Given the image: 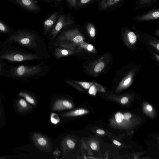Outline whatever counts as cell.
<instances>
[{"label": "cell", "mask_w": 159, "mask_h": 159, "mask_svg": "<svg viewBox=\"0 0 159 159\" xmlns=\"http://www.w3.org/2000/svg\"><path fill=\"white\" fill-rule=\"evenodd\" d=\"M84 39L79 29L75 28L62 31L57 39L60 46L75 51Z\"/></svg>", "instance_id": "cell-1"}, {"label": "cell", "mask_w": 159, "mask_h": 159, "mask_svg": "<svg viewBox=\"0 0 159 159\" xmlns=\"http://www.w3.org/2000/svg\"><path fill=\"white\" fill-rule=\"evenodd\" d=\"M35 35L33 33L24 31H19L17 33L11 35L9 40L22 46L34 48L35 43Z\"/></svg>", "instance_id": "cell-2"}, {"label": "cell", "mask_w": 159, "mask_h": 159, "mask_svg": "<svg viewBox=\"0 0 159 159\" xmlns=\"http://www.w3.org/2000/svg\"><path fill=\"white\" fill-rule=\"evenodd\" d=\"M37 56L23 52L22 51L7 50L0 54V59L12 62H22L38 59Z\"/></svg>", "instance_id": "cell-3"}, {"label": "cell", "mask_w": 159, "mask_h": 159, "mask_svg": "<svg viewBox=\"0 0 159 159\" xmlns=\"http://www.w3.org/2000/svg\"><path fill=\"white\" fill-rule=\"evenodd\" d=\"M41 71V68L38 65L31 66L22 65L12 68L10 73L15 77L21 78L34 75Z\"/></svg>", "instance_id": "cell-4"}, {"label": "cell", "mask_w": 159, "mask_h": 159, "mask_svg": "<svg viewBox=\"0 0 159 159\" xmlns=\"http://www.w3.org/2000/svg\"><path fill=\"white\" fill-rule=\"evenodd\" d=\"M73 21L69 17L61 15L59 17L55 26L53 28L51 35L53 39L63 28L72 24Z\"/></svg>", "instance_id": "cell-5"}, {"label": "cell", "mask_w": 159, "mask_h": 159, "mask_svg": "<svg viewBox=\"0 0 159 159\" xmlns=\"http://www.w3.org/2000/svg\"><path fill=\"white\" fill-rule=\"evenodd\" d=\"M33 140L36 145L41 150L47 151L51 148L52 144L49 139L42 134L34 133Z\"/></svg>", "instance_id": "cell-6"}, {"label": "cell", "mask_w": 159, "mask_h": 159, "mask_svg": "<svg viewBox=\"0 0 159 159\" xmlns=\"http://www.w3.org/2000/svg\"><path fill=\"white\" fill-rule=\"evenodd\" d=\"M73 107L70 101L65 99H58L55 101L52 107V111H61L70 109Z\"/></svg>", "instance_id": "cell-7"}, {"label": "cell", "mask_w": 159, "mask_h": 159, "mask_svg": "<svg viewBox=\"0 0 159 159\" xmlns=\"http://www.w3.org/2000/svg\"><path fill=\"white\" fill-rule=\"evenodd\" d=\"M18 4L25 8L31 11H39L40 8L37 2L34 0H15Z\"/></svg>", "instance_id": "cell-8"}, {"label": "cell", "mask_w": 159, "mask_h": 159, "mask_svg": "<svg viewBox=\"0 0 159 159\" xmlns=\"http://www.w3.org/2000/svg\"><path fill=\"white\" fill-rule=\"evenodd\" d=\"M57 18V13L55 12L44 21L43 28L45 33L49 31L55 23Z\"/></svg>", "instance_id": "cell-9"}, {"label": "cell", "mask_w": 159, "mask_h": 159, "mask_svg": "<svg viewBox=\"0 0 159 159\" xmlns=\"http://www.w3.org/2000/svg\"><path fill=\"white\" fill-rule=\"evenodd\" d=\"M75 51L65 48H56L55 50V55L57 59L67 56L74 54Z\"/></svg>", "instance_id": "cell-10"}, {"label": "cell", "mask_w": 159, "mask_h": 159, "mask_svg": "<svg viewBox=\"0 0 159 159\" xmlns=\"http://www.w3.org/2000/svg\"><path fill=\"white\" fill-rule=\"evenodd\" d=\"M88 111L84 109H79L63 114L62 117L76 116L84 115L88 113Z\"/></svg>", "instance_id": "cell-11"}, {"label": "cell", "mask_w": 159, "mask_h": 159, "mask_svg": "<svg viewBox=\"0 0 159 159\" xmlns=\"http://www.w3.org/2000/svg\"><path fill=\"white\" fill-rule=\"evenodd\" d=\"M62 144L63 150L65 151L70 150L74 148L75 143L73 139L67 137L64 139Z\"/></svg>", "instance_id": "cell-12"}, {"label": "cell", "mask_w": 159, "mask_h": 159, "mask_svg": "<svg viewBox=\"0 0 159 159\" xmlns=\"http://www.w3.org/2000/svg\"><path fill=\"white\" fill-rule=\"evenodd\" d=\"M82 49L86 50L89 51H92L93 46L91 44H88L82 41L80 43L78 47L77 51H80Z\"/></svg>", "instance_id": "cell-13"}, {"label": "cell", "mask_w": 159, "mask_h": 159, "mask_svg": "<svg viewBox=\"0 0 159 159\" xmlns=\"http://www.w3.org/2000/svg\"><path fill=\"white\" fill-rule=\"evenodd\" d=\"M19 95L24 98L29 103L32 105L35 104L34 99L29 94L25 92H20L19 93Z\"/></svg>", "instance_id": "cell-14"}, {"label": "cell", "mask_w": 159, "mask_h": 159, "mask_svg": "<svg viewBox=\"0 0 159 159\" xmlns=\"http://www.w3.org/2000/svg\"><path fill=\"white\" fill-rule=\"evenodd\" d=\"M50 121L52 124L56 125L59 123L60 119L58 115L55 113H52L50 116Z\"/></svg>", "instance_id": "cell-15"}, {"label": "cell", "mask_w": 159, "mask_h": 159, "mask_svg": "<svg viewBox=\"0 0 159 159\" xmlns=\"http://www.w3.org/2000/svg\"><path fill=\"white\" fill-rule=\"evenodd\" d=\"M19 106L21 109H27L29 107V105L27 102L23 99H20L18 102Z\"/></svg>", "instance_id": "cell-16"}, {"label": "cell", "mask_w": 159, "mask_h": 159, "mask_svg": "<svg viewBox=\"0 0 159 159\" xmlns=\"http://www.w3.org/2000/svg\"><path fill=\"white\" fill-rule=\"evenodd\" d=\"M73 81L86 89H89L91 86V84L89 82L75 80H73Z\"/></svg>", "instance_id": "cell-17"}, {"label": "cell", "mask_w": 159, "mask_h": 159, "mask_svg": "<svg viewBox=\"0 0 159 159\" xmlns=\"http://www.w3.org/2000/svg\"><path fill=\"white\" fill-rule=\"evenodd\" d=\"M9 31L8 27L0 20V31L4 33H7Z\"/></svg>", "instance_id": "cell-18"}, {"label": "cell", "mask_w": 159, "mask_h": 159, "mask_svg": "<svg viewBox=\"0 0 159 159\" xmlns=\"http://www.w3.org/2000/svg\"><path fill=\"white\" fill-rule=\"evenodd\" d=\"M87 29L90 36L94 37L95 35V30L92 25L88 24L87 26Z\"/></svg>", "instance_id": "cell-19"}, {"label": "cell", "mask_w": 159, "mask_h": 159, "mask_svg": "<svg viewBox=\"0 0 159 159\" xmlns=\"http://www.w3.org/2000/svg\"><path fill=\"white\" fill-rule=\"evenodd\" d=\"M128 37L129 41L131 43H134L136 42V37L134 32H130L128 34Z\"/></svg>", "instance_id": "cell-20"}, {"label": "cell", "mask_w": 159, "mask_h": 159, "mask_svg": "<svg viewBox=\"0 0 159 159\" xmlns=\"http://www.w3.org/2000/svg\"><path fill=\"white\" fill-rule=\"evenodd\" d=\"M104 66V64L102 62H100L98 63L95 66L94 70L96 72H98L102 70Z\"/></svg>", "instance_id": "cell-21"}, {"label": "cell", "mask_w": 159, "mask_h": 159, "mask_svg": "<svg viewBox=\"0 0 159 159\" xmlns=\"http://www.w3.org/2000/svg\"><path fill=\"white\" fill-rule=\"evenodd\" d=\"M115 117L116 121L119 123L121 122L123 119V114L120 112L116 114Z\"/></svg>", "instance_id": "cell-22"}, {"label": "cell", "mask_w": 159, "mask_h": 159, "mask_svg": "<svg viewBox=\"0 0 159 159\" xmlns=\"http://www.w3.org/2000/svg\"><path fill=\"white\" fill-rule=\"evenodd\" d=\"M66 82L67 83L70 85H71L75 88L77 89L78 90L80 91L82 90V89L79 86H77V85H76L77 84L74 82L73 81H70L69 80H66Z\"/></svg>", "instance_id": "cell-23"}, {"label": "cell", "mask_w": 159, "mask_h": 159, "mask_svg": "<svg viewBox=\"0 0 159 159\" xmlns=\"http://www.w3.org/2000/svg\"><path fill=\"white\" fill-rule=\"evenodd\" d=\"M69 5L72 7H75L77 5V0H67Z\"/></svg>", "instance_id": "cell-24"}, {"label": "cell", "mask_w": 159, "mask_h": 159, "mask_svg": "<svg viewBox=\"0 0 159 159\" xmlns=\"http://www.w3.org/2000/svg\"><path fill=\"white\" fill-rule=\"evenodd\" d=\"M123 119L129 120L132 117L131 114L129 112H126L123 115Z\"/></svg>", "instance_id": "cell-25"}, {"label": "cell", "mask_w": 159, "mask_h": 159, "mask_svg": "<svg viewBox=\"0 0 159 159\" xmlns=\"http://www.w3.org/2000/svg\"><path fill=\"white\" fill-rule=\"evenodd\" d=\"M90 146L91 148L93 150H96L97 148V146L95 142H92Z\"/></svg>", "instance_id": "cell-26"}, {"label": "cell", "mask_w": 159, "mask_h": 159, "mask_svg": "<svg viewBox=\"0 0 159 159\" xmlns=\"http://www.w3.org/2000/svg\"><path fill=\"white\" fill-rule=\"evenodd\" d=\"M4 67V66L2 65V62L0 61V74L2 73L4 71H5V68Z\"/></svg>", "instance_id": "cell-27"}, {"label": "cell", "mask_w": 159, "mask_h": 159, "mask_svg": "<svg viewBox=\"0 0 159 159\" xmlns=\"http://www.w3.org/2000/svg\"><path fill=\"white\" fill-rule=\"evenodd\" d=\"M128 99L126 97H124L121 100V102L123 104L126 103L127 102Z\"/></svg>", "instance_id": "cell-28"}, {"label": "cell", "mask_w": 159, "mask_h": 159, "mask_svg": "<svg viewBox=\"0 0 159 159\" xmlns=\"http://www.w3.org/2000/svg\"><path fill=\"white\" fill-rule=\"evenodd\" d=\"M152 15L154 18H158L159 17V12L158 11H155L153 13Z\"/></svg>", "instance_id": "cell-29"}, {"label": "cell", "mask_w": 159, "mask_h": 159, "mask_svg": "<svg viewBox=\"0 0 159 159\" xmlns=\"http://www.w3.org/2000/svg\"><path fill=\"white\" fill-rule=\"evenodd\" d=\"M95 90V88L94 86H92L91 87H90L89 92L90 94H92L93 93Z\"/></svg>", "instance_id": "cell-30"}, {"label": "cell", "mask_w": 159, "mask_h": 159, "mask_svg": "<svg viewBox=\"0 0 159 159\" xmlns=\"http://www.w3.org/2000/svg\"><path fill=\"white\" fill-rule=\"evenodd\" d=\"M97 132L98 134H104L105 133V131L103 130L102 129H98L97 130Z\"/></svg>", "instance_id": "cell-31"}, {"label": "cell", "mask_w": 159, "mask_h": 159, "mask_svg": "<svg viewBox=\"0 0 159 159\" xmlns=\"http://www.w3.org/2000/svg\"><path fill=\"white\" fill-rule=\"evenodd\" d=\"M147 108L148 110L151 111L152 110V107L149 104H148L147 106Z\"/></svg>", "instance_id": "cell-32"}, {"label": "cell", "mask_w": 159, "mask_h": 159, "mask_svg": "<svg viewBox=\"0 0 159 159\" xmlns=\"http://www.w3.org/2000/svg\"><path fill=\"white\" fill-rule=\"evenodd\" d=\"M130 80L131 79L130 78H128L124 82V85H125L128 84L130 81Z\"/></svg>", "instance_id": "cell-33"}, {"label": "cell", "mask_w": 159, "mask_h": 159, "mask_svg": "<svg viewBox=\"0 0 159 159\" xmlns=\"http://www.w3.org/2000/svg\"><path fill=\"white\" fill-rule=\"evenodd\" d=\"M113 142L117 146H120L121 145L120 143L119 142L116 140H114Z\"/></svg>", "instance_id": "cell-34"}, {"label": "cell", "mask_w": 159, "mask_h": 159, "mask_svg": "<svg viewBox=\"0 0 159 159\" xmlns=\"http://www.w3.org/2000/svg\"><path fill=\"white\" fill-rule=\"evenodd\" d=\"M157 49H158V50H159V44H157Z\"/></svg>", "instance_id": "cell-35"}, {"label": "cell", "mask_w": 159, "mask_h": 159, "mask_svg": "<svg viewBox=\"0 0 159 159\" xmlns=\"http://www.w3.org/2000/svg\"><path fill=\"white\" fill-rule=\"evenodd\" d=\"M61 0H57V1L59 2H60L61 1Z\"/></svg>", "instance_id": "cell-36"}, {"label": "cell", "mask_w": 159, "mask_h": 159, "mask_svg": "<svg viewBox=\"0 0 159 159\" xmlns=\"http://www.w3.org/2000/svg\"><path fill=\"white\" fill-rule=\"evenodd\" d=\"M116 0L117 1H119L120 0Z\"/></svg>", "instance_id": "cell-37"}, {"label": "cell", "mask_w": 159, "mask_h": 159, "mask_svg": "<svg viewBox=\"0 0 159 159\" xmlns=\"http://www.w3.org/2000/svg\"><path fill=\"white\" fill-rule=\"evenodd\" d=\"M46 0V1H48V0Z\"/></svg>", "instance_id": "cell-38"}]
</instances>
